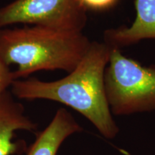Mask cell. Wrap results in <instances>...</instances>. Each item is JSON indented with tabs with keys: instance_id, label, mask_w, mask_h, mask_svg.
I'll return each mask as SVG.
<instances>
[{
	"instance_id": "cell-5",
	"label": "cell",
	"mask_w": 155,
	"mask_h": 155,
	"mask_svg": "<svg viewBox=\"0 0 155 155\" xmlns=\"http://www.w3.org/2000/svg\"><path fill=\"white\" fill-rule=\"evenodd\" d=\"M136 18L129 27L106 30L104 42L112 48L134 45L141 40L155 39V0H134Z\"/></svg>"
},
{
	"instance_id": "cell-9",
	"label": "cell",
	"mask_w": 155,
	"mask_h": 155,
	"mask_svg": "<svg viewBox=\"0 0 155 155\" xmlns=\"http://www.w3.org/2000/svg\"><path fill=\"white\" fill-rule=\"evenodd\" d=\"M78 2L86 11H104L113 7L117 0H78Z\"/></svg>"
},
{
	"instance_id": "cell-8",
	"label": "cell",
	"mask_w": 155,
	"mask_h": 155,
	"mask_svg": "<svg viewBox=\"0 0 155 155\" xmlns=\"http://www.w3.org/2000/svg\"><path fill=\"white\" fill-rule=\"evenodd\" d=\"M15 81L13 71L0 58V96L8 91Z\"/></svg>"
},
{
	"instance_id": "cell-1",
	"label": "cell",
	"mask_w": 155,
	"mask_h": 155,
	"mask_svg": "<svg viewBox=\"0 0 155 155\" xmlns=\"http://www.w3.org/2000/svg\"><path fill=\"white\" fill-rule=\"evenodd\" d=\"M111 51L106 42H91L80 63L67 76L54 81L19 79L12 84V94L19 99L61 103L82 114L105 138H115L119 129L112 116L104 81Z\"/></svg>"
},
{
	"instance_id": "cell-6",
	"label": "cell",
	"mask_w": 155,
	"mask_h": 155,
	"mask_svg": "<svg viewBox=\"0 0 155 155\" xmlns=\"http://www.w3.org/2000/svg\"><path fill=\"white\" fill-rule=\"evenodd\" d=\"M37 124L25 114L23 106L17 102L8 91L0 96V155L21 152L24 143L13 141L15 133L24 130L32 131Z\"/></svg>"
},
{
	"instance_id": "cell-3",
	"label": "cell",
	"mask_w": 155,
	"mask_h": 155,
	"mask_svg": "<svg viewBox=\"0 0 155 155\" xmlns=\"http://www.w3.org/2000/svg\"><path fill=\"white\" fill-rule=\"evenodd\" d=\"M111 113L130 115L155 111V66H144L112 48L104 75Z\"/></svg>"
},
{
	"instance_id": "cell-7",
	"label": "cell",
	"mask_w": 155,
	"mask_h": 155,
	"mask_svg": "<svg viewBox=\"0 0 155 155\" xmlns=\"http://www.w3.org/2000/svg\"><path fill=\"white\" fill-rule=\"evenodd\" d=\"M82 130L65 108H59L48 127L37 136L27 155H57L60 147L68 137Z\"/></svg>"
},
{
	"instance_id": "cell-4",
	"label": "cell",
	"mask_w": 155,
	"mask_h": 155,
	"mask_svg": "<svg viewBox=\"0 0 155 155\" xmlns=\"http://www.w3.org/2000/svg\"><path fill=\"white\" fill-rule=\"evenodd\" d=\"M88 22L78 0H15L0 7V29L16 24L82 32Z\"/></svg>"
},
{
	"instance_id": "cell-2",
	"label": "cell",
	"mask_w": 155,
	"mask_h": 155,
	"mask_svg": "<svg viewBox=\"0 0 155 155\" xmlns=\"http://www.w3.org/2000/svg\"><path fill=\"white\" fill-rule=\"evenodd\" d=\"M91 42L82 32H65L45 27L0 29V58L16 65L15 81L40 71L71 73L87 53Z\"/></svg>"
}]
</instances>
